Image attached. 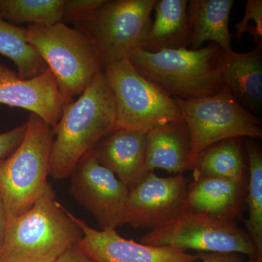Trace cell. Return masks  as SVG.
<instances>
[{"label":"cell","instance_id":"6da1fadb","mask_svg":"<svg viewBox=\"0 0 262 262\" xmlns=\"http://www.w3.org/2000/svg\"><path fill=\"white\" fill-rule=\"evenodd\" d=\"M116 122L115 97L102 70L63 107L53 128L49 175L56 180L70 178L84 155L115 130Z\"/></svg>","mask_w":262,"mask_h":262},{"label":"cell","instance_id":"7a4b0ae2","mask_svg":"<svg viewBox=\"0 0 262 262\" xmlns=\"http://www.w3.org/2000/svg\"><path fill=\"white\" fill-rule=\"evenodd\" d=\"M82 237V230L49 185L28 211L8 221L0 260L55 262Z\"/></svg>","mask_w":262,"mask_h":262},{"label":"cell","instance_id":"3957f363","mask_svg":"<svg viewBox=\"0 0 262 262\" xmlns=\"http://www.w3.org/2000/svg\"><path fill=\"white\" fill-rule=\"evenodd\" d=\"M223 50L211 42L200 49L149 53L136 48L127 59L137 72L171 97H210L223 89L220 58Z\"/></svg>","mask_w":262,"mask_h":262},{"label":"cell","instance_id":"277c9868","mask_svg":"<svg viewBox=\"0 0 262 262\" xmlns=\"http://www.w3.org/2000/svg\"><path fill=\"white\" fill-rule=\"evenodd\" d=\"M25 39L51 71L66 103L83 94L103 65L89 38L63 21L54 25H28Z\"/></svg>","mask_w":262,"mask_h":262},{"label":"cell","instance_id":"5b68a950","mask_svg":"<svg viewBox=\"0 0 262 262\" xmlns=\"http://www.w3.org/2000/svg\"><path fill=\"white\" fill-rule=\"evenodd\" d=\"M27 122L21 144L0 164V192L8 221L28 211L50 185L53 129L34 114Z\"/></svg>","mask_w":262,"mask_h":262},{"label":"cell","instance_id":"8992f818","mask_svg":"<svg viewBox=\"0 0 262 262\" xmlns=\"http://www.w3.org/2000/svg\"><path fill=\"white\" fill-rule=\"evenodd\" d=\"M173 98L190 135L189 168L202 151L215 143L229 139H261V119L242 106L226 85L210 97Z\"/></svg>","mask_w":262,"mask_h":262},{"label":"cell","instance_id":"52a82bcc","mask_svg":"<svg viewBox=\"0 0 262 262\" xmlns=\"http://www.w3.org/2000/svg\"><path fill=\"white\" fill-rule=\"evenodd\" d=\"M103 70L115 97V130L146 134L154 127L183 120L173 98L144 78L127 58L106 66Z\"/></svg>","mask_w":262,"mask_h":262},{"label":"cell","instance_id":"ba28073f","mask_svg":"<svg viewBox=\"0 0 262 262\" xmlns=\"http://www.w3.org/2000/svg\"><path fill=\"white\" fill-rule=\"evenodd\" d=\"M155 0H104L87 18L75 24L106 66L126 59L139 48L152 25Z\"/></svg>","mask_w":262,"mask_h":262},{"label":"cell","instance_id":"9c48e42d","mask_svg":"<svg viewBox=\"0 0 262 262\" xmlns=\"http://www.w3.org/2000/svg\"><path fill=\"white\" fill-rule=\"evenodd\" d=\"M141 243L186 251L237 253L248 257L259 255L249 234L237 222L192 212H183L151 229L141 237Z\"/></svg>","mask_w":262,"mask_h":262},{"label":"cell","instance_id":"30bf717a","mask_svg":"<svg viewBox=\"0 0 262 262\" xmlns=\"http://www.w3.org/2000/svg\"><path fill=\"white\" fill-rule=\"evenodd\" d=\"M70 178L71 194L94 215L101 229L126 224L130 189L98 161L93 150L80 160Z\"/></svg>","mask_w":262,"mask_h":262},{"label":"cell","instance_id":"8fae6325","mask_svg":"<svg viewBox=\"0 0 262 262\" xmlns=\"http://www.w3.org/2000/svg\"><path fill=\"white\" fill-rule=\"evenodd\" d=\"M189 184L183 174L165 178L150 172L129 192L126 224L151 230L182 214Z\"/></svg>","mask_w":262,"mask_h":262},{"label":"cell","instance_id":"7c38bea8","mask_svg":"<svg viewBox=\"0 0 262 262\" xmlns=\"http://www.w3.org/2000/svg\"><path fill=\"white\" fill-rule=\"evenodd\" d=\"M82 237L78 246L96 262H196V255L170 246L139 244L122 237L115 229H98L71 213Z\"/></svg>","mask_w":262,"mask_h":262},{"label":"cell","instance_id":"4fadbf2b","mask_svg":"<svg viewBox=\"0 0 262 262\" xmlns=\"http://www.w3.org/2000/svg\"><path fill=\"white\" fill-rule=\"evenodd\" d=\"M0 103L28 110L53 129L67 104L49 69L37 77L24 79L3 63H0Z\"/></svg>","mask_w":262,"mask_h":262},{"label":"cell","instance_id":"5bb4252c","mask_svg":"<svg viewBox=\"0 0 262 262\" xmlns=\"http://www.w3.org/2000/svg\"><path fill=\"white\" fill-rule=\"evenodd\" d=\"M101 165L132 189L147 175L145 171L146 134L114 130L93 150Z\"/></svg>","mask_w":262,"mask_h":262},{"label":"cell","instance_id":"9a60e30c","mask_svg":"<svg viewBox=\"0 0 262 262\" xmlns=\"http://www.w3.org/2000/svg\"><path fill=\"white\" fill-rule=\"evenodd\" d=\"M246 196L244 182L217 178L193 179L188 187L184 212L203 213L237 222Z\"/></svg>","mask_w":262,"mask_h":262},{"label":"cell","instance_id":"2e32d148","mask_svg":"<svg viewBox=\"0 0 262 262\" xmlns=\"http://www.w3.org/2000/svg\"><path fill=\"white\" fill-rule=\"evenodd\" d=\"M224 84L248 110L258 113L262 108V43L251 51H223L220 58Z\"/></svg>","mask_w":262,"mask_h":262},{"label":"cell","instance_id":"e0dca14e","mask_svg":"<svg viewBox=\"0 0 262 262\" xmlns=\"http://www.w3.org/2000/svg\"><path fill=\"white\" fill-rule=\"evenodd\" d=\"M190 150V135L184 120L154 127L146 134V173L163 169L183 174L189 168Z\"/></svg>","mask_w":262,"mask_h":262},{"label":"cell","instance_id":"ac0fdd59","mask_svg":"<svg viewBox=\"0 0 262 262\" xmlns=\"http://www.w3.org/2000/svg\"><path fill=\"white\" fill-rule=\"evenodd\" d=\"M187 0H155V21L139 49L149 53L187 49L192 43Z\"/></svg>","mask_w":262,"mask_h":262},{"label":"cell","instance_id":"d6986e66","mask_svg":"<svg viewBox=\"0 0 262 262\" xmlns=\"http://www.w3.org/2000/svg\"><path fill=\"white\" fill-rule=\"evenodd\" d=\"M187 15L190 29V50L201 48L206 41H211L224 51H232L233 34L229 29V17L234 0H191L188 2Z\"/></svg>","mask_w":262,"mask_h":262},{"label":"cell","instance_id":"ffe728a7","mask_svg":"<svg viewBox=\"0 0 262 262\" xmlns=\"http://www.w3.org/2000/svg\"><path fill=\"white\" fill-rule=\"evenodd\" d=\"M247 165L241 139L220 141L202 151L191 164L194 179L217 178L244 182Z\"/></svg>","mask_w":262,"mask_h":262},{"label":"cell","instance_id":"44dd1931","mask_svg":"<svg viewBox=\"0 0 262 262\" xmlns=\"http://www.w3.org/2000/svg\"><path fill=\"white\" fill-rule=\"evenodd\" d=\"M0 54L11 60L24 79L41 75L47 64L25 39V28L8 23L0 16Z\"/></svg>","mask_w":262,"mask_h":262},{"label":"cell","instance_id":"7402d4cb","mask_svg":"<svg viewBox=\"0 0 262 262\" xmlns=\"http://www.w3.org/2000/svg\"><path fill=\"white\" fill-rule=\"evenodd\" d=\"M64 0H0V16L18 26L54 25L63 20Z\"/></svg>","mask_w":262,"mask_h":262},{"label":"cell","instance_id":"603a6c76","mask_svg":"<svg viewBox=\"0 0 262 262\" xmlns=\"http://www.w3.org/2000/svg\"><path fill=\"white\" fill-rule=\"evenodd\" d=\"M245 149L249 171L246 198L248 217L246 226L258 254L262 256V152L251 139H246Z\"/></svg>","mask_w":262,"mask_h":262},{"label":"cell","instance_id":"cb8c5ba5","mask_svg":"<svg viewBox=\"0 0 262 262\" xmlns=\"http://www.w3.org/2000/svg\"><path fill=\"white\" fill-rule=\"evenodd\" d=\"M236 37L238 40L245 34L253 37L256 46L262 43V1L248 0L244 18L235 25Z\"/></svg>","mask_w":262,"mask_h":262},{"label":"cell","instance_id":"d4e9b609","mask_svg":"<svg viewBox=\"0 0 262 262\" xmlns=\"http://www.w3.org/2000/svg\"><path fill=\"white\" fill-rule=\"evenodd\" d=\"M103 2L104 0H64L62 21L75 25L94 13Z\"/></svg>","mask_w":262,"mask_h":262},{"label":"cell","instance_id":"484cf974","mask_svg":"<svg viewBox=\"0 0 262 262\" xmlns=\"http://www.w3.org/2000/svg\"><path fill=\"white\" fill-rule=\"evenodd\" d=\"M27 130V122L13 130L0 134V164L14 152L24 140Z\"/></svg>","mask_w":262,"mask_h":262},{"label":"cell","instance_id":"4316f807","mask_svg":"<svg viewBox=\"0 0 262 262\" xmlns=\"http://www.w3.org/2000/svg\"><path fill=\"white\" fill-rule=\"evenodd\" d=\"M196 255L200 262H246L241 253L198 252Z\"/></svg>","mask_w":262,"mask_h":262},{"label":"cell","instance_id":"83f0119b","mask_svg":"<svg viewBox=\"0 0 262 262\" xmlns=\"http://www.w3.org/2000/svg\"><path fill=\"white\" fill-rule=\"evenodd\" d=\"M55 262H96L84 253L78 245L72 246L65 251Z\"/></svg>","mask_w":262,"mask_h":262},{"label":"cell","instance_id":"f1b7e54d","mask_svg":"<svg viewBox=\"0 0 262 262\" xmlns=\"http://www.w3.org/2000/svg\"><path fill=\"white\" fill-rule=\"evenodd\" d=\"M8 214L5 207L4 199L0 192V252L4 244L7 226H8Z\"/></svg>","mask_w":262,"mask_h":262},{"label":"cell","instance_id":"f546056e","mask_svg":"<svg viewBox=\"0 0 262 262\" xmlns=\"http://www.w3.org/2000/svg\"><path fill=\"white\" fill-rule=\"evenodd\" d=\"M246 262H262V256L256 255V256H251Z\"/></svg>","mask_w":262,"mask_h":262},{"label":"cell","instance_id":"4dcf8cb0","mask_svg":"<svg viewBox=\"0 0 262 262\" xmlns=\"http://www.w3.org/2000/svg\"><path fill=\"white\" fill-rule=\"evenodd\" d=\"M0 262H8V261H1V260H0Z\"/></svg>","mask_w":262,"mask_h":262}]
</instances>
